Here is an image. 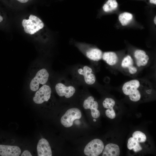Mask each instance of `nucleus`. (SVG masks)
<instances>
[{
	"label": "nucleus",
	"mask_w": 156,
	"mask_h": 156,
	"mask_svg": "<svg viewBox=\"0 0 156 156\" xmlns=\"http://www.w3.org/2000/svg\"><path fill=\"white\" fill-rule=\"evenodd\" d=\"M49 74L45 68L40 69L35 72L29 81V86L30 90L36 92L48 81Z\"/></svg>",
	"instance_id": "obj_1"
},
{
	"label": "nucleus",
	"mask_w": 156,
	"mask_h": 156,
	"mask_svg": "<svg viewBox=\"0 0 156 156\" xmlns=\"http://www.w3.org/2000/svg\"><path fill=\"white\" fill-rule=\"evenodd\" d=\"M24 31L30 34H33L43 28L44 25L39 18L32 14L28 19H24L22 22Z\"/></svg>",
	"instance_id": "obj_2"
},
{
	"label": "nucleus",
	"mask_w": 156,
	"mask_h": 156,
	"mask_svg": "<svg viewBox=\"0 0 156 156\" xmlns=\"http://www.w3.org/2000/svg\"><path fill=\"white\" fill-rule=\"evenodd\" d=\"M104 145L99 139H94L88 143L85 147L84 153L86 156H98L103 152Z\"/></svg>",
	"instance_id": "obj_3"
},
{
	"label": "nucleus",
	"mask_w": 156,
	"mask_h": 156,
	"mask_svg": "<svg viewBox=\"0 0 156 156\" xmlns=\"http://www.w3.org/2000/svg\"><path fill=\"white\" fill-rule=\"evenodd\" d=\"M81 117V113L78 109L73 108L68 110L61 119L62 125L66 127H69L73 125V122L76 119H79Z\"/></svg>",
	"instance_id": "obj_4"
},
{
	"label": "nucleus",
	"mask_w": 156,
	"mask_h": 156,
	"mask_svg": "<svg viewBox=\"0 0 156 156\" xmlns=\"http://www.w3.org/2000/svg\"><path fill=\"white\" fill-rule=\"evenodd\" d=\"M51 93L50 87L46 84L44 85L36 91L33 100L36 104H42L49 101L50 98Z\"/></svg>",
	"instance_id": "obj_5"
},
{
	"label": "nucleus",
	"mask_w": 156,
	"mask_h": 156,
	"mask_svg": "<svg viewBox=\"0 0 156 156\" xmlns=\"http://www.w3.org/2000/svg\"><path fill=\"white\" fill-rule=\"evenodd\" d=\"M141 80L135 79L127 81L123 84L122 90L123 93L129 96L134 94H140L139 89L143 84Z\"/></svg>",
	"instance_id": "obj_6"
},
{
	"label": "nucleus",
	"mask_w": 156,
	"mask_h": 156,
	"mask_svg": "<svg viewBox=\"0 0 156 156\" xmlns=\"http://www.w3.org/2000/svg\"><path fill=\"white\" fill-rule=\"evenodd\" d=\"M57 93L60 96H64L67 98L72 97L75 92V89L73 86H66L61 83H58L55 86Z\"/></svg>",
	"instance_id": "obj_7"
},
{
	"label": "nucleus",
	"mask_w": 156,
	"mask_h": 156,
	"mask_svg": "<svg viewBox=\"0 0 156 156\" xmlns=\"http://www.w3.org/2000/svg\"><path fill=\"white\" fill-rule=\"evenodd\" d=\"M38 156H51L52 152L50 144L47 140L40 139L38 141L37 147Z\"/></svg>",
	"instance_id": "obj_8"
},
{
	"label": "nucleus",
	"mask_w": 156,
	"mask_h": 156,
	"mask_svg": "<svg viewBox=\"0 0 156 156\" xmlns=\"http://www.w3.org/2000/svg\"><path fill=\"white\" fill-rule=\"evenodd\" d=\"M21 151L17 146L0 145V155L2 156H18Z\"/></svg>",
	"instance_id": "obj_9"
},
{
	"label": "nucleus",
	"mask_w": 156,
	"mask_h": 156,
	"mask_svg": "<svg viewBox=\"0 0 156 156\" xmlns=\"http://www.w3.org/2000/svg\"><path fill=\"white\" fill-rule=\"evenodd\" d=\"M92 70L88 66H84L83 68L78 70L79 74L83 75L85 82L88 85H92L95 82L96 78L95 75L92 73Z\"/></svg>",
	"instance_id": "obj_10"
},
{
	"label": "nucleus",
	"mask_w": 156,
	"mask_h": 156,
	"mask_svg": "<svg viewBox=\"0 0 156 156\" xmlns=\"http://www.w3.org/2000/svg\"><path fill=\"white\" fill-rule=\"evenodd\" d=\"M134 55L136 64L138 67L145 66L148 63L149 57L144 51L137 50L134 52Z\"/></svg>",
	"instance_id": "obj_11"
},
{
	"label": "nucleus",
	"mask_w": 156,
	"mask_h": 156,
	"mask_svg": "<svg viewBox=\"0 0 156 156\" xmlns=\"http://www.w3.org/2000/svg\"><path fill=\"white\" fill-rule=\"evenodd\" d=\"M120 154V150L119 146L115 144L109 143L107 144L105 146L102 155L103 156H118Z\"/></svg>",
	"instance_id": "obj_12"
},
{
	"label": "nucleus",
	"mask_w": 156,
	"mask_h": 156,
	"mask_svg": "<svg viewBox=\"0 0 156 156\" xmlns=\"http://www.w3.org/2000/svg\"><path fill=\"white\" fill-rule=\"evenodd\" d=\"M86 55L89 59L94 61H98L100 60L103 56L102 51L96 48H90L86 52Z\"/></svg>",
	"instance_id": "obj_13"
},
{
	"label": "nucleus",
	"mask_w": 156,
	"mask_h": 156,
	"mask_svg": "<svg viewBox=\"0 0 156 156\" xmlns=\"http://www.w3.org/2000/svg\"><path fill=\"white\" fill-rule=\"evenodd\" d=\"M133 60L131 56L128 55L125 57L121 63V66L123 68H127L129 73L132 74L136 73L137 68L133 66Z\"/></svg>",
	"instance_id": "obj_14"
},
{
	"label": "nucleus",
	"mask_w": 156,
	"mask_h": 156,
	"mask_svg": "<svg viewBox=\"0 0 156 156\" xmlns=\"http://www.w3.org/2000/svg\"><path fill=\"white\" fill-rule=\"evenodd\" d=\"M102 58L103 60L110 66L116 64L118 61V57L116 54L113 52H107L104 53Z\"/></svg>",
	"instance_id": "obj_15"
},
{
	"label": "nucleus",
	"mask_w": 156,
	"mask_h": 156,
	"mask_svg": "<svg viewBox=\"0 0 156 156\" xmlns=\"http://www.w3.org/2000/svg\"><path fill=\"white\" fill-rule=\"evenodd\" d=\"M83 106L85 109H96L98 107V104L97 102L94 101L93 96H89L84 101Z\"/></svg>",
	"instance_id": "obj_16"
},
{
	"label": "nucleus",
	"mask_w": 156,
	"mask_h": 156,
	"mask_svg": "<svg viewBox=\"0 0 156 156\" xmlns=\"http://www.w3.org/2000/svg\"><path fill=\"white\" fill-rule=\"evenodd\" d=\"M127 147L129 150L133 149L135 152L140 151L142 149V148L139 143L133 137H131L128 139Z\"/></svg>",
	"instance_id": "obj_17"
},
{
	"label": "nucleus",
	"mask_w": 156,
	"mask_h": 156,
	"mask_svg": "<svg viewBox=\"0 0 156 156\" xmlns=\"http://www.w3.org/2000/svg\"><path fill=\"white\" fill-rule=\"evenodd\" d=\"M132 14L127 12L121 14L118 17L119 20L122 26H126L128 25L132 20Z\"/></svg>",
	"instance_id": "obj_18"
},
{
	"label": "nucleus",
	"mask_w": 156,
	"mask_h": 156,
	"mask_svg": "<svg viewBox=\"0 0 156 156\" xmlns=\"http://www.w3.org/2000/svg\"><path fill=\"white\" fill-rule=\"evenodd\" d=\"M118 6L116 0H108L103 5V9L105 12H109L116 9Z\"/></svg>",
	"instance_id": "obj_19"
},
{
	"label": "nucleus",
	"mask_w": 156,
	"mask_h": 156,
	"mask_svg": "<svg viewBox=\"0 0 156 156\" xmlns=\"http://www.w3.org/2000/svg\"><path fill=\"white\" fill-rule=\"evenodd\" d=\"M133 138L139 143L144 142L146 139L145 135L139 131L134 132L132 134Z\"/></svg>",
	"instance_id": "obj_20"
},
{
	"label": "nucleus",
	"mask_w": 156,
	"mask_h": 156,
	"mask_svg": "<svg viewBox=\"0 0 156 156\" xmlns=\"http://www.w3.org/2000/svg\"><path fill=\"white\" fill-rule=\"evenodd\" d=\"M115 104V101L113 99L107 98L104 100L103 103L104 107L107 109L113 107Z\"/></svg>",
	"instance_id": "obj_21"
},
{
	"label": "nucleus",
	"mask_w": 156,
	"mask_h": 156,
	"mask_svg": "<svg viewBox=\"0 0 156 156\" xmlns=\"http://www.w3.org/2000/svg\"><path fill=\"white\" fill-rule=\"evenodd\" d=\"M105 114L109 118L113 119L116 117V114L113 107L107 109L105 111Z\"/></svg>",
	"instance_id": "obj_22"
},
{
	"label": "nucleus",
	"mask_w": 156,
	"mask_h": 156,
	"mask_svg": "<svg viewBox=\"0 0 156 156\" xmlns=\"http://www.w3.org/2000/svg\"><path fill=\"white\" fill-rule=\"evenodd\" d=\"M91 114L92 117L94 118H97L100 116V113L97 109L91 110Z\"/></svg>",
	"instance_id": "obj_23"
},
{
	"label": "nucleus",
	"mask_w": 156,
	"mask_h": 156,
	"mask_svg": "<svg viewBox=\"0 0 156 156\" xmlns=\"http://www.w3.org/2000/svg\"><path fill=\"white\" fill-rule=\"evenodd\" d=\"M21 156H32L31 153L28 150H26L24 151L21 155Z\"/></svg>",
	"instance_id": "obj_24"
},
{
	"label": "nucleus",
	"mask_w": 156,
	"mask_h": 156,
	"mask_svg": "<svg viewBox=\"0 0 156 156\" xmlns=\"http://www.w3.org/2000/svg\"><path fill=\"white\" fill-rule=\"evenodd\" d=\"M21 3H25L27 2L29 0H17Z\"/></svg>",
	"instance_id": "obj_25"
},
{
	"label": "nucleus",
	"mask_w": 156,
	"mask_h": 156,
	"mask_svg": "<svg viewBox=\"0 0 156 156\" xmlns=\"http://www.w3.org/2000/svg\"><path fill=\"white\" fill-rule=\"evenodd\" d=\"M150 2L151 3L156 4V0H150Z\"/></svg>",
	"instance_id": "obj_26"
},
{
	"label": "nucleus",
	"mask_w": 156,
	"mask_h": 156,
	"mask_svg": "<svg viewBox=\"0 0 156 156\" xmlns=\"http://www.w3.org/2000/svg\"><path fill=\"white\" fill-rule=\"evenodd\" d=\"M3 20V18L2 16H1L0 15V22H1Z\"/></svg>",
	"instance_id": "obj_27"
},
{
	"label": "nucleus",
	"mask_w": 156,
	"mask_h": 156,
	"mask_svg": "<svg viewBox=\"0 0 156 156\" xmlns=\"http://www.w3.org/2000/svg\"><path fill=\"white\" fill-rule=\"evenodd\" d=\"M156 16H155V17L154 18V23H155V24H156Z\"/></svg>",
	"instance_id": "obj_28"
},
{
	"label": "nucleus",
	"mask_w": 156,
	"mask_h": 156,
	"mask_svg": "<svg viewBox=\"0 0 156 156\" xmlns=\"http://www.w3.org/2000/svg\"><path fill=\"white\" fill-rule=\"evenodd\" d=\"M93 121L94 122H96V120L95 119H94Z\"/></svg>",
	"instance_id": "obj_29"
}]
</instances>
